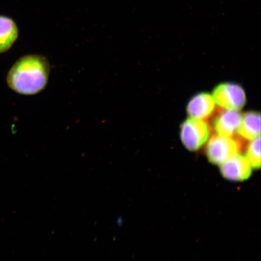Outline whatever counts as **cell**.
Instances as JSON below:
<instances>
[{"label": "cell", "instance_id": "cell-1", "mask_svg": "<svg viewBox=\"0 0 261 261\" xmlns=\"http://www.w3.org/2000/svg\"><path fill=\"white\" fill-rule=\"evenodd\" d=\"M50 65L41 55H29L19 59L10 69L6 81L10 89L24 95H34L46 87Z\"/></svg>", "mask_w": 261, "mask_h": 261}, {"label": "cell", "instance_id": "cell-2", "mask_svg": "<svg viewBox=\"0 0 261 261\" xmlns=\"http://www.w3.org/2000/svg\"><path fill=\"white\" fill-rule=\"evenodd\" d=\"M242 144L236 138L215 135L207 145V155L210 161L215 165H222L228 160L240 154Z\"/></svg>", "mask_w": 261, "mask_h": 261}, {"label": "cell", "instance_id": "cell-3", "mask_svg": "<svg viewBox=\"0 0 261 261\" xmlns=\"http://www.w3.org/2000/svg\"><path fill=\"white\" fill-rule=\"evenodd\" d=\"M210 126L204 120L191 117L186 120L181 126L182 142L191 151L200 149L210 139Z\"/></svg>", "mask_w": 261, "mask_h": 261}, {"label": "cell", "instance_id": "cell-4", "mask_svg": "<svg viewBox=\"0 0 261 261\" xmlns=\"http://www.w3.org/2000/svg\"><path fill=\"white\" fill-rule=\"evenodd\" d=\"M215 103L221 109L238 111L246 103V94L240 86L234 84H222L212 94Z\"/></svg>", "mask_w": 261, "mask_h": 261}, {"label": "cell", "instance_id": "cell-5", "mask_svg": "<svg viewBox=\"0 0 261 261\" xmlns=\"http://www.w3.org/2000/svg\"><path fill=\"white\" fill-rule=\"evenodd\" d=\"M243 115L238 111L222 109L214 117L213 128L218 136L234 138L238 135Z\"/></svg>", "mask_w": 261, "mask_h": 261}, {"label": "cell", "instance_id": "cell-6", "mask_svg": "<svg viewBox=\"0 0 261 261\" xmlns=\"http://www.w3.org/2000/svg\"><path fill=\"white\" fill-rule=\"evenodd\" d=\"M252 166L246 155L238 154L221 165V172L224 178L232 181H243L252 174Z\"/></svg>", "mask_w": 261, "mask_h": 261}, {"label": "cell", "instance_id": "cell-7", "mask_svg": "<svg viewBox=\"0 0 261 261\" xmlns=\"http://www.w3.org/2000/svg\"><path fill=\"white\" fill-rule=\"evenodd\" d=\"M215 102L210 94L200 93L194 96L188 106L189 115L192 118L204 120L213 114Z\"/></svg>", "mask_w": 261, "mask_h": 261}, {"label": "cell", "instance_id": "cell-8", "mask_svg": "<svg viewBox=\"0 0 261 261\" xmlns=\"http://www.w3.org/2000/svg\"><path fill=\"white\" fill-rule=\"evenodd\" d=\"M18 37V29L11 18L0 16V54L11 48Z\"/></svg>", "mask_w": 261, "mask_h": 261}, {"label": "cell", "instance_id": "cell-9", "mask_svg": "<svg viewBox=\"0 0 261 261\" xmlns=\"http://www.w3.org/2000/svg\"><path fill=\"white\" fill-rule=\"evenodd\" d=\"M241 138L252 140L260 136V116L259 113L249 112L244 114L238 130Z\"/></svg>", "mask_w": 261, "mask_h": 261}, {"label": "cell", "instance_id": "cell-10", "mask_svg": "<svg viewBox=\"0 0 261 261\" xmlns=\"http://www.w3.org/2000/svg\"><path fill=\"white\" fill-rule=\"evenodd\" d=\"M246 156L252 167L260 168V137L251 140L248 146Z\"/></svg>", "mask_w": 261, "mask_h": 261}]
</instances>
